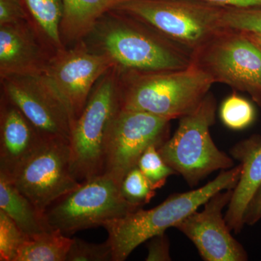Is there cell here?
<instances>
[{"label":"cell","mask_w":261,"mask_h":261,"mask_svg":"<svg viewBox=\"0 0 261 261\" xmlns=\"http://www.w3.org/2000/svg\"><path fill=\"white\" fill-rule=\"evenodd\" d=\"M92 50L111 57L121 69L140 72L185 69L192 54L152 27L111 10L84 39Z\"/></svg>","instance_id":"obj_1"},{"label":"cell","mask_w":261,"mask_h":261,"mask_svg":"<svg viewBox=\"0 0 261 261\" xmlns=\"http://www.w3.org/2000/svg\"><path fill=\"white\" fill-rule=\"evenodd\" d=\"M118 97L122 109L142 111L171 121L200 106L214 84L195 65L169 71L140 72L118 67Z\"/></svg>","instance_id":"obj_2"},{"label":"cell","mask_w":261,"mask_h":261,"mask_svg":"<svg viewBox=\"0 0 261 261\" xmlns=\"http://www.w3.org/2000/svg\"><path fill=\"white\" fill-rule=\"evenodd\" d=\"M242 165L221 171L213 181L192 191L170 195L162 203L149 210L137 211L107 221L103 227L108 233L113 261L126 260L141 244L174 227L197 211L217 192L233 190L238 185Z\"/></svg>","instance_id":"obj_3"},{"label":"cell","mask_w":261,"mask_h":261,"mask_svg":"<svg viewBox=\"0 0 261 261\" xmlns=\"http://www.w3.org/2000/svg\"><path fill=\"white\" fill-rule=\"evenodd\" d=\"M112 10L144 22L192 55L225 29L224 8L201 0H119Z\"/></svg>","instance_id":"obj_4"},{"label":"cell","mask_w":261,"mask_h":261,"mask_svg":"<svg viewBox=\"0 0 261 261\" xmlns=\"http://www.w3.org/2000/svg\"><path fill=\"white\" fill-rule=\"evenodd\" d=\"M216 111V99L209 92L193 112L180 118L172 137L158 149L165 162L190 187L197 186L211 173L230 169L234 164L211 137Z\"/></svg>","instance_id":"obj_5"},{"label":"cell","mask_w":261,"mask_h":261,"mask_svg":"<svg viewBox=\"0 0 261 261\" xmlns=\"http://www.w3.org/2000/svg\"><path fill=\"white\" fill-rule=\"evenodd\" d=\"M117 65L101 77L75 120L70 140V169L80 182L103 174L106 136L120 108Z\"/></svg>","instance_id":"obj_6"},{"label":"cell","mask_w":261,"mask_h":261,"mask_svg":"<svg viewBox=\"0 0 261 261\" xmlns=\"http://www.w3.org/2000/svg\"><path fill=\"white\" fill-rule=\"evenodd\" d=\"M137 209L125 200L119 185L103 173L81 182L76 189L51 204L44 216L51 229L70 236L103 226Z\"/></svg>","instance_id":"obj_7"},{"label":"cell","mask_w":261,"mask_h":261,"mask_svg":"<svg viewBox=\"0 0 261 261\" xmlns=\"http://www.w3.org/2000/svg\"><path fill=\"white\" fill-rule=\"evenodd\" d=\"M192 58L214 84L246 92L261 108V51L243 32L222 29Z\"/></svg>","instance_id":"obj_8"},{"label":"cell","mask_w":261,"mask_h":261,"mask_svg":"<svg viewBox=\"0 0 261 261\" xmlns=\"http://www.w3.org/2000/svg\"><path fill=\"white\" fill-rule=\"evenodd\" d=\"M170 121L142 112L118 108L108 127L104 174L121 186L151 145L161 147L169 138Z\"/></svg>","instance_id":"obj_9"},{"label":"cell","mask_w":261,"mask_h":261,"mask_svg":"<svg viewBox=\"0 0 261 261\" xmlns=\"http://www.w3.org/2000/svg\"><path fill=\"white\" fill-rule=\"evenodd\" d=\"M1 96L15 105L45 140L70 142L75 121L64 99L44 74L0 79Z\"/></svg>","instance_id":"obj_10"},{"label":"cell","mask_w":261,"mask_h":261,"mask_svg":"<svg viewBox=\"0 0 261 261\" xmlns=\"http://www.w3.org/2000/svg\"><path fill=\"white\" fill-rule=\"evenodd\" d=\"M10 181L44 214L51 204L80 185L70 169V142L44 140Z\"/></svg>","instance_id":"obj_11"},{"label":"cell","mask_w":261,"mask_h":261,"mask_svg":"<svg viewBox=\"0 0 261 261\" xmlns=\"http://www.w3.org/2000/svg\"><path fill=\"white\" fill-rule=\"evenodd\" d=\"M115 65L111 57L92 50L84 41H81L56 51L44 75L61 94L76 120L98 81Z\"/></svg>","instance_id":"obj_12"},{"label":"cell","mask_w":261,"mask_h":261,"mask_svg":"<svg viewBox=\"0 0 261 261\" xmlns=\"http://www.w3.org/2000/svg\"><path fill=\"white\" fill-rule=\"evenodd\" d=\"M233 190L217 192L175 228L190 239L205 261H246L248 255L231 234L222 211L232 197Z\"/></svg>","instance_id":"obj_13"},{"label":"cell","mask_w":261,"mask_h":261,"mask_svg":"<svg viewBox=\"0 0 261 261\" xmlns=\"http://www.w3.org/2000/svg\"><path fill=\"white\" fill-rule=\"evenodd\" d=\"M55 53L30 20L0 25V79L44 74Z\"/></svg>","instance_id":"obj_14"},{"label":"cell","mask_w":261,"mask_h":261,"mask_svg":"<svg viewBox=\"0 0 261 261\" xmlns=\"http://www.w3.org/2000/svg\"><path fill=\"white\" fill-rule=\"evenodd\" d=\"M45 139L15 105L0 99V174L10 180Z\"/></svg>","instance_id":"obj_15"},{"label":"cell","mask_w":261,"mask_h":261,"mask_svg":"<svg viewBox=\"0 0 261 261\" xmlns=\"http://www.w3.org/2000/svg\"><path fill=\"white\" fill-rule=\"evenodd\" d=\"M230 152L240 161L242 171L224 218L231 231L238 233L245 226L247 206L261 185V136L252 135L239 142Z\"/></svg>","instance_id":"obj_16"},{"label":"cell","mask_w":261,"mask_h":261,"mask_svg":"<svg viewBox=\"0 0 261 261\" xmlns=\"http://www.w3.org/2000/svg\"><path fill=\"white\" fill-rule=\"evenodd\" d=\"M119 0H63L61 39L65 47L83 41Z\"/></svg>","instance_id":"obj_17"},{"label":"cell","mask_w":261,"mask_h":261,"mask_svg":"<svg viewBox=\"0 0 261 261\" xmlns=\"http://www.w3.org/2000/svg\"><path fill=\"white\" fill-rule=\"evenodd\" d=\"M0 210L10 216L30 238L53 230L49 227L44 214L39 212L32 202L2 174Z\"/></svg>","instance_id":"obj_18"},{"label":"cell","mask_w":261,"mask_h":261,"mask_svg":"<svg viewBox=\"0 0 261 261\" xmlns=\"http://www.w3.org/2000/svg\"><path fill=\"white\" fill-rule=\"evenodd\" d=\"M73 239L51 230L29 239L19 248L14 261H66Z\"/></svg>","instance_id":"obj_19"},{"label":"cell","mask_w":261,"mask_h":261,"mask_svg":"<svg viewBox=\"0 0 261 261\" xmlns=\"http://www.w3.org/2000/svg\"><path fill=\"white\" fill-rule=\"evenodd\" d=\"M31 21L55 51L65 48L61 39L63 0H22Z\"/></svg>","instance_id":"obj_20"},{"label":"cell","mask_w":261,"mask_h":261,"mask_svg":"<svg viewBox=\"0 0 261 261\" xmlns=\"http://www.w3.org/2000/svg\"><path fill=\"white\" fill-rule=\"evenodd\" d=\"M220 118L229 129L244 130L255 121V110L250 101L234 92L223 101Z\"/></svg>","instance_id":"obj_21"},{"label":"cell","mask_w":261,"mask_h":261,"mask_svg":"<svg viewBox=\"0 0 261 261\" xmlns=\"http://www.w3.org/2000/svg\"><path fill=\"white\" fill-rule=\"evenodd\" d=\"M120 190L125 200L137 208L149 203L156 194L155 190L137 166L125 176Z\"/></svg>","instance_id":"obj_22"},{"label":"cell","mask_w":261,"mask_h":261,"mask_svg":"<svg viewBox=\"0 0 261 261\" xmlns=\"http://www.w3.org/2000/svg\"><path fill=\"white\" fill-rule=\"evenodd\" d=\"M158 149L159 147L155 145L149 146L142 154L137 164L154 190L162 188L170 176L177 174L165 162Z\"/></svg>","instance_id":"obj_23"},{"label":"cell","mask_w":261,"mask_h":261,"mask_svg":"<svg viewBox=\"0 0 261 261\" xmlns=\"http://www.w3.org/2000/svg\"><path fill=\"white\" fill-rule=\"evenodd\" d=\"M29 239L10 216L0 210V260L14 261L19 248Z\"/></svg>","instance_id":"obj_24"},{"label":"cell","mask_w":261,"mask_h":261,"mask_svg":"<svg viewBox=\"0 0 261 261\" xmlns=\"http://www.w3.org/2000/svg\"><path fill=\"white\" fill-rule=\"evenodd\" d=\"M221 21L224 28L261 34V8H224Z\"/></svg>","instance_id":"obj_25"},{"label":"cell","mask_w":261,"mask_h":261,"mask_svg":"<svg viewBox=\"0 0 261 261\" xmlns=\"http://www.w3.org/2000/svg\"><path fill=\"white\" fill-rule=\"evenodd\" d=\"M66 261H113L112 248L108 240L104 243L95 244L74 238Z\"/></svg>","instance_id":"obj_26"},{"label":"cell","mask_w":261,"mask_h":261,"mask_svg":"<svg viewBox=\"0 0 261 261\" xmlns=\"http://www.w3.org/2000/svg\"><path fill=\"white\" fill-rule=\"evenodd\" d=\"M29 20L30 18L22 0H0V25Z\"/></svg>","instance_id":"obj_27"},{"label":"cell","mask_w":261,"mask_h":261,"mask_svg":"<svg viewBox=\"0 0 261 261\" xmlns=\"http://www.w3.org/2000/svg\"><path fill=\"white\" fill-rule=\"evenodd\" d=\"M147 245L148 255L147 261H168L171 260L169 253V241L166 234L157 235L151 238Z\"/></svg>","instance_id":"obj_28"},{"label":"cell","mask_w":261,"mask_h":261,"mask_svg":"<svg viewBox=\"0 0 261 261\" xmlns=\"http://www.w3.org/2000/svg\"><path fill=\"white\" fill-rule=\"evenodd\" d=\"M261 220V185L247 206L244 216L245 225L253 226Z\"/></svg>","instance_id":"obj_29"},{"label":"cell","mask_w":261,"mask_h":261,"mask_svg":"<svg viewBox=\"0 0 261 261\" xmlns=\"http://www.w3.org/2000/svg\"><path fill=\"white\" fill-rule=\"evenodd\" d=\"M222 8L250 9L261 8V0H201Z\"/></svg>","instance_id":"obj_30"},{"label":"cell","mask_w":261,"mask_h":261,"mask_svg":"<svg viewBox=\"0 0 261 261\" xmlns=\"http://www.w3.org/2000/svg\"><path fill=\"white\" fill-rule=\"evenodd\" d=\"M261 51V34L257 33L241 32Z\"/></svg>","instance_id":"obj_31"}]
</instances>
